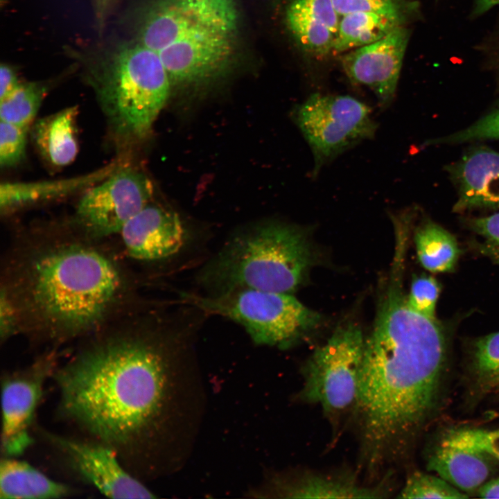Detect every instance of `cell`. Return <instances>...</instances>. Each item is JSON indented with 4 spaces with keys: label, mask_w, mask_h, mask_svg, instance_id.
I'll return each mask as SVG.
<instances>
[{
    "label": "cell",
    "mask_w": 499,
    "mask_h": 499,
    "mask_svg": "<svg viewBox=\"0 0 499 499\" xmlns=\"http://www.w3.org/2000/svg\"><path fill=\"white\" fill-rule=\"evenodd\" d=\"M171 344L150 331L103 337L53 375L61 416L137 478L157 471L170 439L178 389Z\"/></svg>",
    "instance_id": "cell-1"
},
{
    "label": "cell",
    "mask_w": 499,
    "mask_h": 499,
    "mask_svg": "<svg viewBox=\"0 0 499 499\" xmlns=\"http://www.w3.org/2000/svg\"><path fill=\"white\" fill-rule=\"evenodd\" d=\"M448 349V329L412 308L402 279H390L365 339L354 407L371 472L401 456L432 416Z\"/></svg>",
    "instance_id": "cell-2"
},
{
    "label": "cell",
    "mask_w": 499,
    "mask_h": 499,
    "mask_svg": "<svg viewBox=\"0 0 499 499\" xmlns=\"http://www.w3.org/2000/svg\"><path fill=\"white\" fill-rule=\"evenodd\" d=\"M26 308L49 335L68 338L94 329L121 288L116 267L87 245L63 243L35 254L25 265Z\"/></svg>",
    "instance_id": "cell-3"
},
{
    "label": "cell",
    "mask_w": 499,
    "mask_h": 499,
    "mask_svg": "<svg viewBox=\"0 0 499 499\" xmlns=\"http://www.w3.org/2000/svg\"><path fill=\"white\" fill-rule=\"evenodd\" d=\"M238 19L236 0H152L138 42L158 54L172 83H202L231 64Z\"/></svg>",
    "instance_id": "cell-4"
},
{
    "label": "cell",
    "mask_w": 499,
    "mask_h": 499,
    "mask_svg": "<svg viewBox=\"0 0 499 499\" xmlns=\"http://www.w3.org/2000/svg\"><path fill=\"white\" fill-rule=\"evenodd\" d=\"M311 261L299 228L268 222L234 235L203 268L199 279L209 295L244 288L290 294L304 280Z\"/></svg>",
    "instance_id": "cell-5"
},
{
    "label": "cell",
    "mask_w": 499,
    "mask_h": 499,
    "mask_svg": "<svg viewBox=\"0 0 499 499\" xmlns=\"http://www.w3.org/2000/svg\"><path fill=\"white\" fill-rule=\"evenodd\" d=\"M91 84L111 136L128 147L150 134L172 82L158 54L137 42L120 46Z\"/></svg>",
    "instance_id": "cell-6"
},
{
    "label": "cell",
    "mask_w": 499,
    "mask_h": 499,
    "mask_svg": "<svg viewBox=\"0 0 499 499\" xmlns=\"http://www.w3.org/2000/svg\"><path fill=\"white\" fill-rule=\"evenodd\" d=\"M181 296L184 302L205 313L240 324L260 345L288 348L321 320L319 314L288 293L244 288L216 295Z\"/></svg>",
    "instance_id": "cell-7"
},
{
    "label": "cell",
    "mask_w": 499,
    "mask_h": 499,
    "mask_svg": "<svg viewBox=\"0 0 499 499\" xmlns=\"http://www.w3.org/2000/svg\"><path fill=\"white\" fill-rule=\"evenodd\" d=\"M365 344L362 332L356 324L338 326L304 366L299 399L319 405L328 416L355 407Z\"/></svg>",
    "instance_id": "cell-8"
},
{
    "label": "cell",
    "mask_w": 499,
    "mask_h": 499,
    "mask_svg": "<svg viewBox=\"0 0 499 499\" xmlns=\"http://www.w3.org/2000/svg\"><path fill=\"white\" fill-rule=\"evenodd\" d=\"M363 102L348 95L315 93L297 105L292 118L314 159L312 177L360 142L373 138L377 123Z\"/></svg>",
    "instance_id": "cell-9"
},
{
    "label": "cell",
    "mask_w": 499,
    "mask_h": 499,
    "mask_svg": "<svg viewBox=\"0 0 499 499\" xmlns=\"http://www.w3.org/2000/svg\"><path fill=\"white\" fill-rule=\"evenodd\" d=\"M152 194V184L145 173L122 166L86 190L77 205L76 219L91 236L118 234L150 203Z\"/></svg>",
    "instance_id": "cell-10"
},
{
    "label": "cell",
    "mask_w": 499,
    "mask_h": 499,
    "mask_svg": "<svg viewBox=\"0 0 499 499\" xmlns=\"http://www.w3.org/2000/svg\"><path fill=\"white\" fill-rule=\"evenodd\" d=\"M68 466L85 482L112 498H153L155 495L122 464L106 444L42 432Z\"/></svg>",
    "instance_id": "cell-11"
},
{
    "label": "cell",
    "mask_w": 499,
    "mask_h": 499,
    "mask_svg": "<svg viewBox=\"0 0 499 499\" xmlns=\"http://www.w3.org/2000/svg\"><path fill=\"white\" fill-rule=\"evenodd\" d=\"M55 369V360L49 356L2 378L1 450L5 457L21 455L32 444L33 418L44 383Z\"/></svg>",
    "instance_id": "cell-12"
},
{
    "label": "cell",
    "mask_w": 499,
    "mask_h": 499,
    "mask_svg": "<svg viewBox=\"0 0 499 499\" xmlns=\"http://www.w3.org/2000/svg\"><path fill=\"white\" fill-rule=\"evenodd\" d=\"M409 37L408 30L399 26L383 38L341 57L349 79L372 90L381 109L394 100Z\"/></svg>",
    "instance_id": "cell-13"
},
{
    "label": "cell",
    "mask_w": 499,
    "mask_h": 499,
    "mask_svg": "<svg viewBox=\"0 0 499 499\" xmlns=\"http://www.w3.org/2000/svg\"><path fill=\"white\" fill-rule=\"evenodd\" d=\"M120 234L128 254L145 261L161 260L176 254L186 239L185 229L178 215L150 203L132 217Z\"/></svg>",
    "instance_id": "cell-14"
},
{
    "label": "cell",
    "mask_w": 499,
    "mask_h": 499,
    "mask_svg": "<svg viewBox=\"0 0 499 499\" xmlns=\"http://www.w3.org/2000/svg\"><path fill=\"white\" fill-rule=\"evenodd\" d=\"M457 188L455 212L477 208L499 209V152L478 147L448 167Z\"/></svg>",
    "instance_id": "cell-15"
},
{
    "label": "cell",
    "mask_w": 499,
    "mask_h": 499,
    "mask_svg": "<svg viewBox=\"0 0 499 499\" xmlns=\"http://www.w3.org/2000/svg\"><path fill=\"white\" fill-rule=\"evenodd\" d=\"M493 457L483 451L441 439L427 469L464 492L478 490L492 473Z\"/></svg>",
    "instance_id": "cell-16"
},
{
    "label": "cell",
    "mask_w": 499,
    "mask_h": 499,
    "mask_svg": "<svg viewBox=\"0 0 499 499\" xmlns=\"http://www.w3.org/2000/svg\"><path fill=\"white\" fill-rule=\"evenodd\" d=\"M114 161L94 171L76 177L37 182H6L0 185V208L7 212L33 203L58 199L88 189L121 167Z\"/></svg>",
    "instance_id": "cell-17"
},
{
    "label": "cell",
    "mask_w": 499,
    "mask_h": 499,
    "mask_svg": "<svg viewBox=\"0 0 499 499\" xmlns=\"http://www.w3.org/2000/svg\"><path fill=\"white\" fill-rule=\"evenodd\" d=\"M276 493L289 498H382L389 491L382 484L361 485L350 475L305 472L276 481Z\"/></svg>",
    "instance_id": "cell-18"
},
{
    "label": "cell",
    "mask_w": 499,
    "mask_h": 499,
    "mask_svg": "<svg viewBox=\"0 0 499 499\" xmlns=\"http://www.w3.org/2000/svg\"><path fill=\"white\" fill-rule=\"evenodd\" d=\"M77 106H71L34 123L32 139L43 158L54 166L69 165L76 157Z\"/></svg>",
    "instance_id": "cell-19"
},
{
    "label": "cell",
    "mask_w": 499,
    "mask_h": 499,
    "mask_svg": "<svg viewBox=\"0 0 499 499\" xmlns=\"http://www.w3.org/2000/svg\"><path fill=\"white\" fill-rule=\"evenodd\" d=\"M73 493L28 463L5 457L0 464L1 499L59 498Z\"/></svg>",
    "instance_id": "cell-20"
},
{
    "label": "cell",
    "mask_w": 499,
    "mask_h": 499,
    "mask_svg": "<svg viewBox=\"0 0 499 499\" xmlns=\"http://www.w3.org/2000/svg\"><path fill=\"white\" fill-rule=\"evenodd\" d=\"M404 18L370 12H355L341 16L332 52L338 54L371 43L401 26Z\"/></svg>",
    "instance_id": "cell-21"
},
{
    "label": "cell",
    "mask_w": 499,
    "mask_h": 499,
    "mask_svg": "<svg viewBox=\"0 0 499 499\" xmlns=\"http://www.w3.org/2000/svg\"><path fill=\"white\" fill-rule=\"evenodd\" d=\"M414 240L418 259L427 270L438 273L454 270L461 250L448 231L426 219L416 228Z\"/></svg>",
    "instance_id": "cell-22"
},
{
    "label": "cell",
    "mask_w": 499,
    "mask_h": 499,
    "mask_svg": "<svg viewBox=\"0 0 499 499\" xmlns=\"http://www.w3.org/2000/svg\"><path fill=\"white\" fill-rule=\"evenodd\" d=\"M469 356V373L475 393L484 395L499 388V332L475 340Z\"/></svg>",
    "instance_id": "cell-23"
},
{
    "label": "cell",
    "mask_w": 499,
    "mask_h": 499,
    "mask_svg": "<svg viewBox=\"0 0 499 499\" xmlns=\"http://www.w3.org/2000/svg\"><path fill=\"white\" fill-rule=\"evenodd\" d=\"M288 27L295 40L306 51L324 55L332 51L335 35L323 23L290 1L286 12Z\"/></svg>",
    "instance_id": "cell-24"
},
{
    "label": "cell",
    "mask_w": 499,
    "mask_h": 499,
    "mask_svg": "<svg viewBox=\"0 0 499 499\" xmlns=\"http://www.w3.org/2000/svg\"><path fill=\"white\" fill-rule=\"evenodd\" d=\"M46 91L44 83H21L14 92L0 101V120L28 129Z\"/></svg>",
    "instance_id": "cell-25"
},
{
    "label": "cell",
    "mask_w": 499,
    "mask_h": 499,
    "mask_svg": "<svg viewBox=\"0 0 499 499\" xmlns=\"http://www.w3.org/2000/svg\"><path fill=\"white\" fill-rule=\"evenodd\" d=\"M457 488L435 475L416 471L406 480L397 496L399 498H466Z\"/></svg>",
    "instance_id": "cell-26"
},
{
    "label": "cell",
    "mask_w": 499,
    "mask_h": 499,
    "mask_svg": "<svg viewBox=\"0 0 499 499\" xmlns=\"http://www.w3.org/2000/svg\"><path fill=\"white\" fill-rule=\"evenodd\" d=\"M480 140H499V100L491 110L471 125L449 135L429 140L426 144H456Z\"/></svg>",
    "instance_id": "cell-27"
},
{
    "label": "cell",
    "mask_w": 499,
    "mask_h": 499,
    "mask_svg": "<svg viewBox=\"0 0 499 499\" xmlns=\"http://www.w3.org/2000/svg\"><path fill=\"white\" fill-rule=\"evenodd\" d=\"M443 439L483 451L499 461V428H464L449 430Z\"/></svg>",
    "instance_id": "cell-28"
},
{
    "label": "cell",
    "mask_w": 499,
    "mask_h": 499,
    "mask_svg": "<svg viewBox=\"0 0 499 499\" xmlns=\"http://www.w3.org/2000/svg\"><path fill=\"white\" fill-rule=\"evenodd\" d=\"M465 222L480 238L474 243L475 248L499 265V212L486 217L469 218Z\"/></svg>",
    "instance_id": "cell-29"
},
{
    "label": "cell",
    "mask_w": 499,
    "mask_h": 499,
    "mask_svg": "<svg viewBox=\"0 0 499 499\" xmlns=\"http://www.w3.org/2000/svg\"><path fill=\"white\" fill-rule=\"evenodd\" d=\"M28 128L0 120V165L10 168L19 164L26 154Z\"/></svg>",
    "instance_id": "cell-30"
},
{
    "label": "cell",
    "mask_w": 499,
    "mask_h": 499,
    "mask_svg": "<svg viewBox=\"0 0 499 499\" xmlns=\"http://www.w3.org/2000/svg\"><path fill=\"white\" fill-rule=\"evenodd\" d=\"M440 286L432 277H413L410 291L407 295L408 305L416 311L430 317H435V307L440 293Z\"/></svg>",
    "instance_id": "cell-31"
},
{
    "label": "cell",
    "mask_w": 499,
    "mask_h": 499,
    "mask_svg": "<svg viewBox=\"0 0 499 499\" xmlns=\"http://www.w3.org/2000/svg\"><path fill=\"white\" fill-rule=\"evenodd\" d=\"M340 17L355 12H370L397 16L405 19V13L411 4L405 0H333Z\"/></svg>",
    "instance_id": "cell-32"
},
{
    "label": "cell",
    "mask_w": 499,
    "mask_h": 499,
    "mask_svg": "<svg viewBox=\"0 0 499 499\" xmlns=\"http://www.w3.org/2000/svg\"><path fill=\"white\" fill-rule=\"evenodd\" d=\"M326 25L336 36L340 21L333 0H291Z\"/></svg>",
    "instance_id": "cell-33"
},
{
    "label": "cell",
    "mask_w": 499,
    "mask_h": 499,
    "mask_svg": "<svg viewBox=\"0 0 499 499\" xmlns=\"http://www.w3.org/2000/svg\"><path fill=\"white\" fill-rule=\"evenodd\" d=\"M21 83L15 70L10 66L2 64L0 69V101L14 92Z\"/></svg>",
    "instance_id": "cell-34"
},
{
    "label": "cell",
    "mask_w": 499,
    "mask_h": 499,
    "mask_svg": "<svg viewBox=\"0 0 499 499\" xmlns=\"http://www.w3.org/2000/svg\"><path fill=\"white\" fill-rule=\"evenodd\" d=\"M478 491L480 498H499V477L486 482Z\"/></svg>",
    "instance_id": "cell-35"
},
{
    "label": "cell",
    "mask_w": 499,
    "mask_h": 499,
    "mask_svg": "<svg viewBox=\"0 0 499 499\" xmlns=\"http://www.w3.org/2000/svg\"><path fill=\"white\" fill-rule=\"evenodd\" d=\"M499 6V0H475L473 12L476 15L484 14Z\"/></svg>",
    "instance_id": "cell-36"
},
{
    "label": "cell",
    "mask_w": 499,
    "mask_h": 499,
    "mask_svg": "<svg viewBox=\"0 0 499 499\" xmlns=\"http://www.w3.org/2000/svg\"><path fill=\"white\" fill-rule=\"evenodd\" d=\"M110 0H98V7L100 10V12H103V10L105 8L107 3H108Z\"/></svg>",
    "instance_id": "cell-37"
}]
</instances>
